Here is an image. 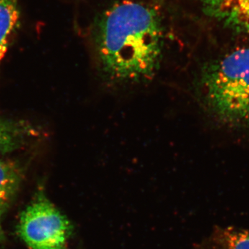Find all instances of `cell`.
Returning a JSON list of instances; mask_svg holds the SVG:
<instances>
[{
	"label": "cell",
	"mask_w": 249,
	"mask_h": 249,
	"mask_svg": "<svg viewBox=\"0 0 249 249\" xmlns=\"http://www.w3.org/2000/svg\"><path fill=\"white\" fill-rule=\"evenodd\" d=\"M163 35L160 16L150 6L124 1L103 15L96 36L100 66L116 83L147 80L160 67Z\"/></svg>",
	"instance_id": "cell-1"
},
{
	"label": "cell",
	"mask_w": 249,
	"mask_h": 249,
	"mask_svg": "<svg viewBox=\"0 0 249 249\" xmlns=\"http://www.w3.org/2000/svg\"><path fill=\"white\" fill-rule=\"evenodd\" d=\"M201 100L224 125H249V47H242L204 66L199 76Z\"/></svg>",
	"instance_id": "cell-2"
},
{
	"label": "cell",
	"mask_w": 249,
	"mask_h": 249,
	"mask_svg": "<svg viewBox=\"0 0 249 249\" xmlns=\"http://www.w3.org/2000/svg\"><path fill=\"white\" fill-rule=\"evenodd\" d=\"M72 232L71 223L43 196L23 211L18 233L31 249H64Z\"/></svg>",
	"instance_id": "cell-3"
},
{
	"label": "cell",
	"mask_w": 249,
	"mask_h": 249,
	"mask_svg": "<svg viewBox=\"0 0 249 249\" xmlns=\"http://www.w3.org/2000/svg\"><path fill=\"white\" fill-rule=\"evenodd\" d=\"M40 131L27 121L0 118V155L25 147L38 138Z\"/></svg>",
	"instance_id": "cell-4"
},
{
	"label": "cell",
	"mask_w": 249,
	"mask_h": 249,
	"mask_svg": "<svg viewBox=\"0 0 249 249\" xmlns=\"http://www.w3.org/2000/svg\"><path fill=\"white\" fill-rule=\"evenodd\" d=\"M209 16L249 29V0H201Z\"/></svg>",
	"instance_id": "cell-5"
},
{
	"label": "cell",
	"mask_w": 249,
	"mask_h": 249,
	"mask_svg": "<svg viewBox=\"0 0 249 249\" xmlns=\"http://www.w3.org/2000/svg\"><path fill=\"white\" fill-rule=\"evenodd\" d=\"M23 173L22 165L17 160H0V214L17 193Z\"/></svg>",
	"instance_id": "cell-6"
},
{
	"label": "cell",
	"mask_w": 249,
	"mask_h": 249,
	"mask_svg": "<svg viewBox=\"0 0 249 249\" xmlns=\"http://www.w3.org/2000/svg\"><path fill=\"white\" fill-rule=\"evenodd\" d=\"M19 18V0H0V66Z\"/></svg>",
	"instance_id": "cell-7"
},
{
	"label": "cell",
	"mask_w": 249,
	"mask_h": 249,
	"mask_svg": "<svg viewBox=\"0 0 249 249\" xmlns=\"http://www.w3.org/2000/svg\"><path fill=\"white\" fill-rule=\"evenodd\" d=\"M219 238L224 249H249V229H222Z\"/></svg>",
	"instance_id": "cell-8"
},
{
	"label": "cell",
	"mask_w": 249,
	"mask_h": 249,
	"mask_svg": "<svg viewBox=\"0 0 249 249\" xmlns=\"http://www.w3.org/2000/svg\"><path fill=\"white\" fill-rule=\"evenodd\" d=\"M0 234H1V233H0Z\"/></svg>",
	"instance_id": "cell-9"
}]
</instances>
